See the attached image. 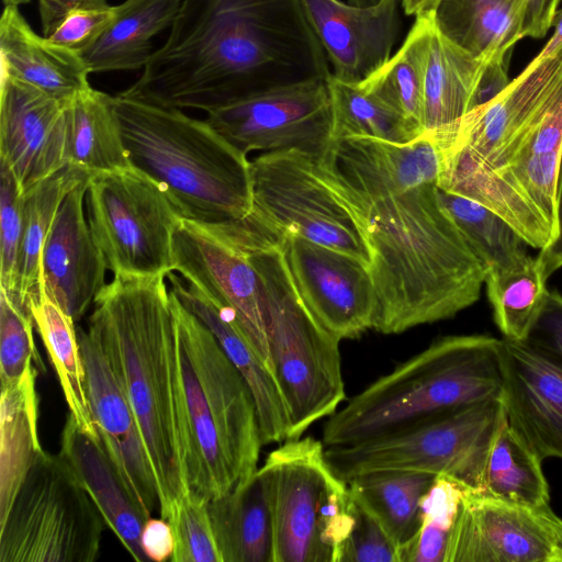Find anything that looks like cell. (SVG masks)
<instances>
[{
    "label": "cell",
    "mask_w": 562,
    "mask_h": 562,
    "mask_svg": "<svg viewBox=\"0 0 562 562\" xmlns=\"http://www.w3.org/2000/svg\"><path fill=\"white\" fill-rule=\"evenodd\" d=\"M314 160L367 243L374 330L449 319L480 299L486 270L440 201L439 153L428 132L405 144L331 140Z\"/></svg>",
    "instance_id": "obj_1"
},
{
    "label": "cell",
    "mask_w": 562,
    "mask_h": 562,
    "mask_svg": "<svg viewBox=\"0 0 562 562\" xmlns=\"http://www.w3.org/2000/svg\"><path fill=\"white\" fill-rule=\"evenodd\" d=\"M330 74L303 0H182L167 40L120 94L207 113Z\"/></svg>",
    "instance_id": "obj_2"
},
{
    "label": "cell",
    "mask_w": 562,
    "mask_h": 562,
    "mask_svg": "<svg viewBox=\"0 0 562 562\" xmlns=\"http://www.w3.org/2000/svg\"><path fill=\"white\" fill-rule=\"evenodd\" d=\"M166 276L114 277L94 300L97 339L136 419L154 472L160 517L189 493L176 319Z\"/></svg>",
    "instance_id": "obj_3"
},
{
    "label": "cell",
    "mask_w": 562,
    "mask_h": 562,
    "mask_svg": "<svg viewBox=\"0 0 562 562\" xmlns=\"http://www.w3.org/2000/svg\"><path fill=\"white\" fill-rule=\"evenodd\" d=\"M170 290V289H169ZM189 492L207 502L244 484L262 445L252 394L215 336L170 291Z\"/></svg>",
    "instance_id": "obj_4"
},
{
    "label": "cell",
    "mask_w": 562,
    "mask_h": 562,
    "mask_svg": "<svg viewBox=\"0 0 562 562\" xmlns=\"http://www.w3.org/2000/svg\"><path fill=\"white\" fill-rule=\"evenodd\" d=\"M243 248L262 289L270 363L296 440L346 400L339 345L301 299L280 247L282 231L259 214L218 224Z\"/></svg>",
    "instance_id": "obj_5"
},
{
    "label": "cell",
    "mask_w": 562,
    "mask_h": 562,
    "mask_svg": "<svg viewBox=\"0 0 562 562\" xmlns=\"http://www.w3.org/2000/svg\"><path fill=\"white\" fill-rule=\"evenodd\" d=\"M501 339L451 335L398 363L327 418L325 448L372 440L435 416L499 397Z\"/></svg>",
    "instance_id": "obj_6"
},
{
    "label": "cell",
    "mask_w": 562,
    "mask_h": 562,
    "mask_svg": "<svg viewBox=\"0 0 562 562\" xmlns=\"http://www.w3.org/2000/svg\"><path fill=\"white\" fill-rule=\"evenodd\" d=\"M113 97L132 166L161 187L183 218L222 224L252 212L250 160L205 120Z\"/></svg>",
    "instance_id": "obj_7"
},
{
    "label": "cell",
    "mask_w": 562,
    "mask_h": 562,
    "mask_svg": "<svg viewBox=\"0 0 562 562\" xmlns=\"http://www.w3.org/2000/svg\"><path fill=\"white\" fill-rule=\"evenodd\" d=\"M105 527L68 461L41 450L0 521V562H93Z\"/></svg>",
    "instance_id": "obj_8"
},
{
    "label": "cell",
    "mask_w": 562,
    "mask_h": 562,
    "mask_svg": "<svg viewBox=\"0 0 562 562\" xmlns=\"http://www.w3.org/2000/svg\"><path fill=\"white\" fill-rule=\"evenodd\" d=\"M504 417L499 397L464 406L372 440L325 449L341 480L376 471L450 477L483 492L486 460Z\"/></svg>",
    "instance_id": "obj_9"
},
{
    "label": "cell",
    "mask_w": 562,
    "mask_h": 562,
    "mask_svg": "<svg viewBox=\"0 0 562 562\" xmlns=\"http://www.w3.org/2000/svg\"><path fill=\"white\" fill-rule=\"evenodd\" d=\"M88 222L114 277L175 271L173 234L182 218L161 187L134 166L93 173Z\"/></svg>",
    "instance_id": "obj_10"
},
{
    "label": "cell",
    "mask_w": 562,
    "mask_h": 562,
    "mask_svg": "<svg viewBox=\"0 0 562 562\" xmlns=\"http://www.w3.org/2000/svg\"><path fill=\"white\" fill-rule=\"evenodd\" d=\"M250 176L254 210L266 220L369 266L356 220L321 177L312 156L296 149L266 151L250 160Z\"/></svg>",
    "instance_id": "obj_11"
},
{
    "label": "cell",
    "mask_w": 562,
    "mask_h": 562,
    "mask_svg": "<svg viewBox=\"0 0 562 562\" xmlns=\"http://www.w3.org/2000/svg\"><path fill=\"white\" fill-rule=\"evenodd\" d=\"M268 479L273 562H331L325 543V506L338 481L323 441L285 440L260 467Z\"/></svg>",
    "instance_id": "obj_12"
},
{
    "label": "cell",
    "mask_w": 562,
    "mask_h": 562,
    "mask_svg": "<svg viewBox=\"0 0 562 562\" xmlns=\"http://www.w3.org/2000/svg\"><path fill=\"white\" fill-rule=\"evenodd\" d=\"M205 121L245 155L296 149L319 158L331 143L327 79L250 95L207 112Z\"/></svg>",
    "instance_id": "obj_13"
},
{
    "label": "cell",
    "mask_w": 562,
    "mask_h": 562,
    "mask_svg": "<svg viewBox=\"0 0 562 562\" xmlns=\"http://www.w3.org/2000/svg\"><path fill=\"white\" fill-rule=\"evenodd\" d=\"M446 562H562V519L549 505L510 503L468 488Z\"/></svg>",
    "instance_id": "obj_14"
},
{
    "label": "cell",
    "mask_w": 562,
    "mask_h": 562,
    "mask_svg": "<svg viewBox=\"0 0 562 562\" xmlns=\"http://www.w3.org/2000/svg\"><path fill=\"white\" fill-rule=\"evenodd\" d=\"M173 262L188 283L233 313L272 372L261 282L247 252L215 226L182 217L173 234Z\"/></svg>",
    "instance_id": "obj_15"
},
{
    "label": "cell",
    "mask_w": 562,
    "mask_h": 562,
    "mask_svg": "<svg viewBox=\"0 0 562 562\" xmlns=\"http://www.w3.org/2000/svg\"><path fill=\"white\" fill-rule=\"evenodd\" d=\"M280 247L301 299L328 331L342 340L373 329L378 301L366 262L291 232Z\"/></svg>",
    "instance_id": "obj_16"
},
{
    "label": "cell",
    "mask_w": 562,
    "mask_h": 562,
    "mask_svg": "<svg viewBox=\"0 0 562 562\" xmlns=\"http://www.w3.org/2000/svg\"><path fill=\"white\" fill-rule=\"evenodd\" d=\"M562 169V76L524 134L503 183L528 246L546 248L558 234Z\"/></svg>",
    "instance_id": "obj_17"
},
{
    "label": "cell",
    "mask_w": 562,
    "mask_h": 562,
    "mask_svg": "<svg viewBox=\"0 0 562 562\" xmlns=\"http://www.w3.org/2000/svg\"><path fill=\"white\" fill-rule=\"evenodd\" d=\"M501 362L507 424L542 461L562 460V358L530 338H502Z\"/></svg>",
    "instance_id": "obj_18"
},
{
    "label": "cell",
    "mask_w": 562,
    "mask_h": 562,
    "mask_svg": "<svg viewBox=\"0 0 562 562\" xmlns=\"http://www.w3.org/2000/svg\"><path fill=\"white\" fill-rule=\"evenodd\" d=\"M68 102L0 74V162L23 193L68 165Z\"/></svg>",
    "instance_id": "obj_19"
},
{
    "label": "cell",
    "mask_w": 562,
    "mask_h": 562,
    "mask_svg": "<svg viewBox=\"0 0 562 562\" xmlns=\"http://www.w3.org/2000/svg\"><path fill=\"white\" fill-rule=\"evenodd\" d=\"M97 434L133 498L148 517L159 508L154 472L132 408L97 339L77 330Z\"/></svg>",
    "instance_id": "obj_20"
},
{
    "label": "cell",
    "mask_w": 562,
    "mask_h": 562,
    "mask_svg": "<svg viewBox=\"0 0 562 562\" xmlns=\"http://www.w3.org/2000/svg\"><path fill=\"white\" fill-rule=\"evenodd\" d=\"M91 176L83 178L64 198L41 256L42 290L75 323L106 284V261L83 211Z\"/></svg>",
    "instance_id": "obj_21"
},
{
    "label": "cell",
    "mask_w": 562,
    "mask_h": 562,
    "mask_svg": "<svg viewBox=\"0 0 562 562\" xmlns=\"http://www.w3.org/2000/svg\"><path fill=\"white\" fill-rule=\"evenodd\" d=\"M313 27L339 80L359 83L392 56L401 0L357 5L341 0H303Z\"/></svg>",
    "instance_id": "obj_22"
},
{
    "label": "cell",
    "mask_w": 562,
    "mask_h": 562,
    "mask_svg": "<svg viewBox=\"0 0 562 562\" xmlns=\"http://www.w3.org/2000/svg\"><path fill=\"white\" fill-rule=\"evenodd\" d=\"M167 279L170 291L207 326L245 379L256 403L262 445L285 441L289 415L278 383L246 338L233 313L213 303L172 271L167 274Z\"/></svg>",
    "instance_id": "obj_23"
},
{
    "label": "cell",
    "mask_w": 562,
    "mask_h": 562,
    "mask_svg": "<svg viewBox=\"0 0 562 562\" xmlns=\"http://www.w3.org/2000/svg\"><path fill=\"white\" fill-rule=\"evenodd\" d=\"M0 74L61 101L91 87L82 57L35 33L15 5H4L0 18Z\"/></svg>",
    "instance_id": "obj_24"
},
{
    "label": "cell",
    "mask_w": 562,
    "mask_h": 562,
    "mask_svg": "<svg viewBox=\"0 0 562 562\" xmlns=\"http://www.w3.org/2000/svg\"><path fill=\"white\" fill-rule=\"evenodd\" d=\"M60 447L59 453L87 488L106 527L135 561H147L140 548V532L150 517L131 495L99 436L82 430L68 413Z\"/></svg>",
    "instance_id": "obj_25"
},
{
    "label": "cell",
    "mask_w": 562,
    "mask_h": 562,
    "mask_svg": "<svg viewBox=\"0 0 562 562\" xmlns=\"http://www.w3.org/2000/svg\"><path fill=\"white\" fill-rule=\"evenodd\" d=\"M207 507L222 562H273L270 490L261 468Z\"/></svg>",
    "instance_id": "obj_26"
},
{
    "label": "cell",
    "mask_w": 562,
    "mask_h": 562,
    "mask_svg": "<svg viewBox=\"0 0 562 562\" xmlns=\"http://www.w3.org/2000/svg\"><path fill=\"white\" fill-rule=\"evenodd\" d=\"M182 0H125L99 38L80 54L89 71L144 68L151 57L153 38L170 29Z\"/></svg>",
    "instance_id": "obj_27"
},
{
    "label": "cell",
    "mask_w": 562,
    "mask_h": 562,
    "mask_svg": "<svg viewBox=\"0 0 562 562\" xmlns=\"http://www.w3.org/2000/svg\"><path fill=\"white\" fill-rule=\"evenodd\" d=\"M484 63L445 37L434 21L424 79L425 132L452 125L472 110Z\"/></svg>",
    "instance_id": "obj_28"
},
{
    "label": "cell",
    "mask_w": 562,
    "mask_h": 562,
    "mask_svg": "<svg viewBox=\"0 0 562 562\" xmlns=\"http://www.w3.org/2000/svg\"><path fill=\"white\" fill-rule=\"evenodd\" d=\"M66 119L68 164L91 173L132 167L113 95L90 87L68 102Z\"/></svg>",
    "instance_id": "obj_29"
},
{
    "label": "cell",
    "mask_w": 562,
    "mask_h": 562,
    "mask_svg": "<svg viewBox=\"0 0 562 562\" xmlns=\"http://www.w3.org/2000/svg\"><path fill=\"white\" fill-rule=\"evenodd\" d=\"M431 13L445 37L480 59L510 53L525 37L521 18L508 0H439Z\"/></svg>",
    "instance_id": "obj_30"
},
{
    "label": "cell",
    "mask_w": 562,
    "mask_h": 562,
    "mask_svg": "<svg viewBox=\"0 0 562 562\" xmlns=\"http://www.w3.org/2000/svg\"><path fill=\"white\" fill-rule=\"evenodd\" d=\"M34 369L21 381L1 386L0 400V521L35 456L43 450L37 434L36 376Z\"/></svg>",
    "instance_id": "obj_31"
},
{
    "label": "cell",
    "mask_w": 562,
    "mask_h": 562,
    "mask_svg": "<svg viewBox=\"0 0 562 562\" xmlns=\"http://www.w3.org/2000/svg\"><path fill=\"white\" fill-rule=\"evenodd\" d=\"M93 175L75 165H66L23 193V236L18 266V285L13 302L30 310L40 295L41 256L56 213L66 194L83 178Z\"/></svg>",
    "instance_id": "obj_32"
},
{
    "label": "cell",
    "mask_w": 562,
    "mask_h": 562,
    "mask_svg": "<svg viewBox=\"0 0 562 562\" xmlns=\"http://www.w3.org/2000/svg\"><path fill=\"white\" fill-rule=\"evenodd\" d=\"M436 477L424 472L376 471L346 482L355 501L378 520L400 548L418 530L422 499Z\"/></svg>",
    "instance_id": "obj_33"
},
{
    "label": "cell",
    "mask_w": 562,
    "mask_h": 562,
    "mask_svg": "<svg viewBox=\"0 0 562 562\" xmlns=\"http://www.w3.org/2000/svg\"><path fill=\"white\" fill-rule=\"evenodd\" d=\"M30 310L57 374L69 414L82 430L97 437L76 323L44 289L30 302Z\"/></svg>",
    "instance_id": "obj_34"
},
{
    "label": "cell",
    "mask_w": 562,
    "mask_h": 562,
    "mask_svg": "<svg viewBox=\"0 0 562 562\" xmlns=\"http://www.w3.org/2000/svg\"><path fill=\"white\" fill-rule=\"evenodd\" d=\"M432 25V13L415 16L400 49L359 82L424 132V79Z\"/></svg>",
    "instance_id": "obj_35"
},
{
    "label": "cell",
    "mask_w": 562,
    "mask_h": 562,
    "mask_svg": "<svg viewBox=\"0 0 562 562\" xmlns=\"http://www.w3.org/2000/svg\"><path fill=\"white\" fill-rule=\"evenodd\" d=\"M327 85L333 113L331 140L367 137L405 144L425 133L360 83L346 82L330 74Z\"/></svg>",
    "instance_id": "obj_36"
},
{
    "label": "cell",
    "mask_w": 562,
    "mask_h": 562,
    "mask_svg": "<svg viewBox=\"0 0 562 562\" xmlns=\"http://www.w3.org/2000/svg\"><path fill=\"white\" fill-rule=\"evenodd\" d=\"M541 463L504 414L486 460L483 493L521 505H549V485Z\"/></svg>",
    "instance_id": "obj_37"
},
{
    "label": "cell",
    "mask_w": 562,
    "mask_h": 562,
    "mask_svg": "<svg viewBox=\"0 0 562 562\" xmlns=\"http://www.w3.org/2000/svg\"><path fill=\"white\" fill-rule=\"evenodd\" d=\"M440 201L487 272L524 266L528 244L487 206L438 187Z\"/></svg>",
    "instance_id": "obj_38"
},
{
    "label": "cell",
    "mask_w": 562,
    "mask_h": 562,
    "mask_svg": "<svg viewBox=\"0 0 562 562\" xmlns=\"http://www.w3.org/2000/svg\"><path fill=\"white\" fill-rule=\"evenodd\" d=\"M537 258L524 266L486 273L485 284L494 322L503 338L527 339L547 301L549 290Z\"/></svg>",
    "instance_id": "obj_39"
},
{
    "label": "cell",
    "mask_w": 562,
    "mask_h": 562,
    "mask_svg": "<svg viewBox=\"0 0 562 562\" xmlns=\"http://www.w3.org/2000/svg\"><path fill=\"white\" fill-rule=\"evenodd\" d=\"M467 490L450 477H436L422 499L418 530L398 548L400 562H446L450 532Z\"/></svg>",
    "instance_id": "obj_40"
},
{
    "label": "cell",
    "mask_w": 562,
    "mask_h": 562,
    "mask_svg": "<svg viewBox=\"0 0 562 562\" xmlns=\"http://www.w3.org/2000/svg\"><path fill=\"white\" fill-rule=\"evenodd\" d=\"M42 35L79 55L103 33L115 15L106 0H37Z\"/></svg>",
    "instance_id": "obj_41"
},
{
    "label": "cell",
    "mask_w": 562,
    "mask_h": 562,
    "mask_svg": "<svg viewBox=\"0 0 562 562\" xmlns=\"http://www.w3.org/2000/svg\"><path fill=\"white\" fill-rule=\"evenodd\" d=\"M31 311L0 290V380L1 386L21 381L31 371H45L34 341Z\"/></svg>",
    "instance_id": "obj_42"
},
{
    "label": "cell",
    "mask_w": 562,
    "mask_h": 562,
    "mask_svg": "<svg viewBox=\"0 0 562 562\" xmlns=\"http://www.w3.org/2000/svg\"><path fill=\"white\" fill-rule=\"evenodd\" d=\"M207 503L189 492L172 509L168 518L175 538L171 562H222Z\"/></svg>",
    "instance_id": "obj_43"
},
{
    "label": "cell",
    "mask_w": 562,
    "mask_h": 562,
    "mask_svg": "<svg viewBox=\"0 0 562 562\" xmlns=\"http://www.w3.org/2000/svg\"><path fill=\"white\" fill-rule=\"evenodd\" d=\"M0 285L14 299L23 236V192L10 168L0 162Z\"/></svg>",
    "instance_id": "obj_44"
},
{
    "label": "cell",
    "mask_w": 562,
    "mask_h": 562,
    "mask_svg": "<svg viewBox=\"0 0 562 562\" xmlns=\"http://www.w3.org/2000/svg\"><path fill=\"white\" fill-rule=\"evenodd\" d=\"M355 504V522L338 562H400L398 546L369 512Z\"/></svg>",
    "instance_id": "obj_45"
},
{
    "label": "cell",
    "mask_w": 562,
    "mask_h": 562,
    "mask_svg": "<svg viewBox=\"0 0 562 562\" xmlns=\"http://www.w3.org/2000/svg\"><path fill=\"white\" fill-rule=\"evenodd\" d=\"M562 358V294L550 291L543 310L529 337Z\"/></svg>",
    "instance_id": "obj_46"
},
{
    "label": "cell",
    "mask_w": 562,
    "mask_h": 562,
    "mask_svg": "<svg viewBox=\"0 0 562 562\" xmlns=\"http://www.w3.org/2000/svg\"><path fill=\"white\" fill-rule=\"evenodd\" d=\"M509 56L510 53L496 54L485 60L475 87L472 110L493 100L509 85Z\"/></svg>",
    "instance_id": "obj_47"
},
{
    "label": "cell",
    "mask_w": 562,
    "mask_h": 562,
    "mask_svg": "<svg viewBox=\"0 0 562 562\" xmlns=\"http://www.w3.org/2000/svg\"><path fill=\"white\" fill-rule=\"evenodd\" d=\"M518 11L524 36L543 37L552 26L561 0H508Z\"/></svg>",
    "instance_id": "obj_48"
},
{
    "label": "cell",
    "mask_w": 562,
    "mask_h": 562,
    "mask_svg": "<svg viewBox=\"0 0 562 562\" xmlns=\"http://www.w3.org/2000/svg\"><path fill=\"white\" fill-rule=\"evenodd\" d=\"M140 548L147 560L165 562L170 560L175 549L171 526L164 518H148L140 532Z\"/></svg>",
    "instance_id": "obj_49"
},
{
    "label": "cell",
    "mask_w": 562,
    "mask_h": 562,
    "mask_svg": "<svg viewBox=\"0 0 562 562\" xmlns=\"http://www.w3.org/2000/svg\"><path fill=\"white\" fill-rule=\"evenodd\" d=\"M536 258L547 278L562 268V169L558 200V234L550 245L539 251Z\"/></svg>",
    "instance_id": "obj_50"
},
{
    "label": "cell",
    "mask_w": 562,
    "mask_h": 562,
    "mask_svg": "<svg viewBox=\"0 0 562 562\" xmlns=\"http://www.w3.org/2000/svg\"><path fill=\"white\" fill-rule=\"evenodd\" d=\"M552 26L554 27V32L544 47L536 56L537 58L555 56L562 52V9L557 10Z\"/></svg>",
    "instance_id": "obj_51"
},
{
    "label": "cell",
    "mask_w": 562,
    "mask_h": 562,
    "mask_svg": "<svg viewBox=\"0 0 562 562\" xmlns=\"http://www.w3.org/2000/svg\"><path fill=\"white\" fill-rule=\"evenodd\" d=\"M439 0H401V7L406 15L431 13Z\"/></svg>",
    "instance_id": "obj_52"
},
{
    "label": "cell",
    "mask_w": 562,
    "mask_h": 562,
    "mask_svg": "<svg viewBox=\"0 0 562 562\" xmlns=\"http://www.w3.org/2000/svg\"><path fill=\"white\" fill-rule=\"evenodd\" d=\"M30 1L31 0H2L4 5H15V7L29 3Z\"/></svg>",
    "instance_id": "obj_53"
},
{
    "label": "cell",
    "mask_w": 562,
    "mask_h": 562,
    "mask_svg": "<svg viewBox=\"0 0 562 562\" xmlns=\"http://www.w3.org/2000/svg\"><path fill=\"white\" fill-rule=\"evenodd\" d=\"M379 0H348V2L357 4V5H368L374 2H378Z\"/></svg>",
    "instance_id": "obj_54"
}]
</instances>
